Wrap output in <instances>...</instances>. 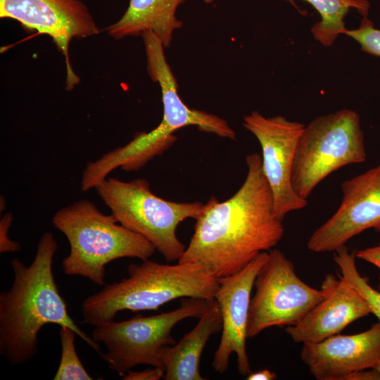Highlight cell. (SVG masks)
Masks as SVG:
<instances>
[{
	"label": "cell",
	"instance_id": "obj_10",
	"mask_svg": "<svg viewBox=\"0 0 380 380\" xmlns=\"http://www.w3.org/2000/svg\"><path fill=\"white\" fill-rule=\"evenodd\" d=\"M243 126L260 144L262 169L272 193L276 217L282 221L289 213L305 208L308 201L291 184L296 148L305 125L282 115L266 118L254 110L243 118Z\"/></svg>",
	"mask_w": 380,
	"mask_h": 380
},
{
	"label": "cell",
	"instance_id": "obj_25",
	"mask_svg": "<svg viewBox=\"0 0 380 380\" xmlns=\"http://www.w3.org/2000/svg\"><path fill=\"white\" fill-rule=\"evenodd\" d=\"M343 380H380V373L375 369H367L352 372Z\"/></svg>",
	"mask_w": 380,
	"mask_h": 380
},
{
	"label": "cell",
	"instance_id": "obj_7",
	"mask_svg": "<svg viewBox=\"0 0 380 380\" xmlns=\"http://www.w3.org/2000/svg\"><path fill=\"white\" fill-rule=\"evenodd\" d=\"M210 300L186 298L179 308L159 315L106 322L96 326L91 337L103 343L107 351L102 355L108 367L122 376L142 365L163 367L160 351L175 343L172 330L182 320L199 318Z\"/></svg>",
	"mask_w": 380,
	"mask_h": 380
},
{
	"label": "cell",
	"instance_id": "obj_3",
	"mask_svg": "<svg viewBox=\"0 0 380 380\" xmlns=\"http://www.w3.org/2000/svg\"><path fill=\"white\" fill-rule=\"evenodd\" d=\"M127 274L83 300L82 323L96 326L123 310H157L177 298L212 300L219 286V279L198 263L168 265L148 259L130 264Z\"/></svg>",
	"mask_w": 380,
	"mask_h": 380
},
{
	"label": "cell",
	"instance_id": "obj_20",
	"mask_svg": "<svg viewBox=\"0 0 380 380\" xmlns=\"http://www.w3.org/2000/svg\"><path fill=\"white\" fill-rule=\"evenodd\" d=\"M76 333L68 327H60L61 345L60 362L54 380H92L79 358L75 346Z\"/></svg>",
	"mask_w": 380,
	"mask_h": 380
},
{
	"label": "cell",
	"instance_id": "obj_21",
	"mask_svg": "<svg viewBox=\"0 0 380 380\" xmlns=\"http://www.w3.org/2000/svg\"><path fill=\"white\" fill-rule=\"evenodd\" d=\"M344 34L357 42L363 51L380 57V29L375 28L367 17H363L359 27L347 29Z\"/></svg>",
	"mask_w": 380,
	"mask_h": 380
},
{
	"label": "cell",
	"instance_id": "obj_2",
	"mask_svg": "<svg viewBox=\"0 0 380 380\" xmlns=\"http://www.w3.org/2000/svg\"><path fill=\"white\" fill-rule=\"evenodd\" d=\"M58 243L51 232L40 238L34 258L27 266L11 260L13 281L0 293V354L13 365L24 364L38 352V334L47 324L72 329L94 350L100 346L70 317L53 272Z\"/></svg>",
	"mask_w": 380,
	"mask_h": 380
},
{
	"label": "cell",
	"instance_id": "obj_9",
	"mask_svg": "<svg viewBox=\"0 0 380 380\" xmlns=\"http://www.w3.org/2000/svg\"><path fill=\"white\" fill-rule=\"evenodd\" d=\"M268 253L254 282L248 338L270 327L296 324L324 298L321 289L312 288L298 277L294 265L282 251L272 248Z\"/></svg>",
	"mask_w": 380,
	"mask_h": 380
},
{
	"label": "cell",
	"instance_id": "obj_28",
	"mask_svg": "<svg viewBox=\"0 0 380 380\" xmlns=\"http://www.w3.org/2000/svg\"><path fill=\"white\" fill-rule=\"evenodd\" d=\"M375 369H376L380 373V361L379 362L377 365L375 367Z\"/></svg>",
	"mask_w": 380,
	"mask_h": 380
},
{
	"label": "cell",
	"instance_id": "obj_4",
	"mask_svg": "<svg viewBox=\"0 0 380 380\" xmlns=\"http://www.w3.org/2000/svg\"><path fill=\"white\" fill-rule=\"evenodd\" d=\"M56 229L67 238L70 253L62 267L68 276H80L105 285L106 266L115 260L149 259L156 252L142 235L105 215L89 200H80L58 210L52 217Z\"/></svg>",
	"mask_w": 380,
	"mask_h": 380
},
{
	"label": "cell",
	"instance_id": "obj_6",
	"mask_svg": "<svg viewBox=\"0 0 380 380\" xmlns=\"http://www.w3.org/2000/svg\"><path fill=\"white\" fill-rule=\"evenodd\" d=\"M364 134L359 115L341 109L317 116L305 127L291 172V184L308 199L315 188L338 169L366 160Z\"/></svg>",
	"mask_w": 380,
	"mask_h": 380
},
{
	"label": "cell",
	"instance_id": "obj_24",
	"mask_svg": "<svg viewBox=\"0 0 380 380\" xmlns=\"http://www.w3.org/2000/svg\"><path fill=\"white\" fill-rule=\"evenodd\" d=\"M356 258L374 265L380 270V243L376 246L357 251ZM378 290L380 291V272Z\"/></svg>",
	"mask_w": 380,
	"mask_h": 380
},
{
	"label": "cell",
	"instance_id": "obj_14",
	"mask_svg": "<svg viewBox=\"0 0 380 380\" xmlns=\"http://www.w3.org/2000/svg\"><path fill=\"white\" fill-rule=\"evenodd\" d=\"M300 358L319 380H343L352 372L375 368L380 361V322L358 334L304 343Z\"/></svg>",
	"mask_w": 380,
	"mask_h": 380
},
{
	"label": "cell",
	"instance_id": "obj_15",
	"mask_svg": "<svg viewBox=\"0 0 380 380\" xmlns=\"http://www.w3.org/2000/svg\"><path fill=\"white\" fill-rule=\"evenodd\" d=\"M324 298L286 332L298 343H315L339 334L371 312L362 296L341 276L327 274L320 289Z\"/></svg>",
	"mask_w": 380,
	"mask_h": 380
},
{
	"label": "cell",
	"instance_id": "obj_1",
	"mask_svg": "<svg viewBox=\"0 0 380 380\" xmlns=\"http://www.w3.org/2000/svg\"><path fill=\"white\" fill-rule=\"evenodd\" d=\"M246 163L247 175L239 190L224 201L212 196L205 204L179 262L201 264L220 279L240 271L280 241L284 229L274 213L261 156L249 154Z\"/></svg>",
	"mask_w": 380,
	"mask_h": 380
},
{
	"label": "cell",
	"instance_id": "obj_12",
	"mask_svg": "<svg viewBox=\"0 0 380 380\" xmlns=\"http://www.w3.org/2000/svg\"><path fill=\"white\" fill-rule=\"evenodd\" d=\"M341 187L339 207L308 240L312 252L336 251L370 228L380 232V164L345 180Z\"/></svg>",
	"mask_w": 380,
	"mask_h": 380
},
{
	"label": "cell",
	"instance_id": "obj_19",
	"mask_svg": "<svg viewBox=\"0 0 380 380\" xmlns=\"http://www.w3.org/2000/svg\"><path fill=\"white\" fill-rule=\"evenodd\" d=\"M335 252L334 260L339 267L341 277L362 296L370 312L380 322V291L371 286L367 279L359 273L355 263L356 251L350 253L344 245Z\"/></svg>",
	"mask_w": 380,
	"mask_h": 380
},
{
	"label": "cell",
	"instance_id": "obj_13",
	"mask_svg": "<svg viewBox=\"0 0 380 380\" xmlns=\"http://www.w3.org/2000/svg\"><path fill=\"white\" fill-rule=\"evenodd\" d=\"M268 254V251L261 252L240 271L219 279L214 298L220 308L222 328L212 362L217 373L227 370L233 353L237 357L239 373L246 376L251 372L246 346L251 295L257 274Z\"/></svg>",
	"mask_w": 380,
	"mask_h": 380
},
{
	"label": "cell",
	"instance_id": "obj_16",
	"mask_svg": "<svg viewBox=\"0 0 380 380\" xmlns=\"http://www.w3.org/2000/svg\"><path fill=\"white\" fill-rule=\"evenodd\" d=\"M222 328L219 305L214 299L199 317L197 324L177 343L165 346L160 358L165 369V380H203L200 373L203 350L210 338Z\"/></svg>",
	"mask_w": 380,
	"mask_h": 380
},
{
	"label": "cell",
	"instance_id": "obj_23",
	"mask_svg": "<svg viewBox=\"0 0 380 380\" xmlns=\"http://www.w3.org/2000/svg\"><path fill=\"white\" fill-rule=\"evenodd\" d=\"M165 369L162 367H153L142 371H128L122 377L123 380H159L163 379Z\"/></svg>",
	"mask_w": 380,
	"mask_h": 380
},
{
	"label": "cell",
	"instance_id": "obj_18",
	"mask_svg": "<svg viewBox=\"0 0 380 380\" xmlns=\"http://www.w3.org/2000/svg\"><path fill=\"white\" fill-rule=\"evenodd\" d=\"M293 3L294 0H283ZM313 6L321 20L313 25L314 38L324 46H330L340 34L347 30L344 19L350 9L367 17L370 4L367 0H303Z\"/></svg>",
	"mask_w": 380,
	"mask_h": 380
},
{
	"label": "cell",
	"instance_id": "obj_26",
	"mask_svg": "<svg viewBox=\"0 0 380 380\" xmlns=\"http://www.w3.org/2000/svg\"><path fill=\"white\" fill-rule=\"evenodd\" d=\"M275 379H277L276 373L267 369L251 372L246 376L247 380H274Z\"/></svg>",
	"mask_w": 380,
	"mask_h": 380
},
{
	"label": "cell",
	"instance_id": "obj_17",
	"mask_svg": "<svg viewBox=\"0 0 380 380\" xmlns=\"http://www.w3.org/2000/svg\"><path fill=\"white\" fill-rule=\"evenodd\" d=\"M186 0H129L123 15L106 27L115 39L137 37L146 31L153 32L165 48L172 40L175 30L182 27L177 17L179 6Z\"/></svg>",
	"mask_w": 380,
	"mask_h": 380
},
{
	"label": "cell",
	"instance_id": "obj_27",
	"mask_svg": "<svg viewBox=\"0 0 380 380\" xmlns=\"http://www.w3.org/2000/svg\"><path fill=\"white\" fill-rule=\"evenodd\" d=\"M215 0H203V1L205 3V4H211L213 3V1H215Z\"/></svg>",
	"mask_w": 380,
	"mask_h": 380
},
{
	"label": "cell",
	"instance_id": "obj_8",
	"mask_svg": "<svg viewBox=\"0 0 380 380\" xmlns=\"http://www.w3.org/2000/svg\"><path fill=\"white\" fill-rule=\"evenodd\" d=\"M146 56L147 72L151 79L159 84L163 115L159 125L148 132L137 133L127 144L128 153L141 163H147L162 155L177 140L175 131L186 126H196L205 132L222 138L236 139V132L227 120L203 110L190 108L178 93L176 78L165 55V47L151 31L141 35Z\"/></svg>",
	"mask_w": 380,
	"mask_h": 380
},
{
	"label": "cell",
	"instance_id": "obj_11",
	"mask_svg": "<svg viewBox=\"0 0 380 380\" xmlns=\"http://www.w3.org/2000/svg\"><path fill=\"white\" fill-rule=\"evenodd\" d=\"M0 18L15 20L27 30L50 37L65 58L66 89L79 84L69 56L70 44L73 39L100 32L82 0H0Z\"/></svg>",
	"mask_w": 380,
	"mask_h": 380
},
{
	"label": "cell",
	"instance_id": "obj_22",
	"mask_svg": "<svg viewBox=\"0 0 380 380\" xmlns=\"http://www.w3.org/2000/svg\"><path fill=\"white\" fill-rule=\"evenodd\" d=\"M13 220L11 213L3 215L0 220V253H13L20 250L18 241H12L8 236V232Z\"/></svg>",
	"mask_w": 380,
	"mask_h": 380
},
{
	"label": "cell",
	"instance_id": "obj_5",
	"mask_svg": "<svg viewBox=\"0 0 380 380\" xmlns=\"http://www.w3.org/2000/svg\"><path fill=\"white\" fill-rule=\"evenodd\" d=\"M95 189L120 224L144 236L168 262L179 260L186 248L177 236V227L186 219H198L205 207L199 201L160 198L141 178L125 182L106 177Z\"/></svg>",
	"mask_w": 380,
	"mask_h": 380
}]
</instances>
